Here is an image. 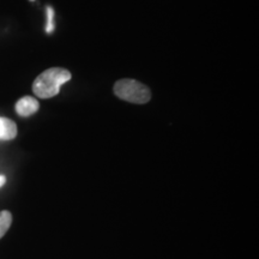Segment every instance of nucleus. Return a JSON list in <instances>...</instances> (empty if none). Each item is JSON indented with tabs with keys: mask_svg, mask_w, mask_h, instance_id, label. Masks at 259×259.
Returning a JSON list of instances; mask_svg holds the SVG:
<instances>
[{
	"mask_svg": "<svg viewBox=\"0 0 259 259\" xmlns=\"http://www.w3.org/2000/svg\"><path fill=\"white\" fill-rule=\"evenodd\" d=\"M6 183V178L4 176H0V187H3Z\"/></svg>",
	"mask_w": 259,
	"mask_h": 259,
	"instance_id": "nucleus-7",
	"label": "nucleus"
},
{
	"mask_svg": "<svg viewBox=\"0 0 259 259\" xmlns=\"http://www.w3.org/2000/svg\"><path fill=\"white\" fill-rule=\"evenodd\" d=\"M54 31V10L52 8H47V24L46 32L51 34Z\"/></svg>",
	"mask_w": 259,
	"mask_h": 259,
	"instance_id": "nucleus-6",
	"label": "nucleus"
},
{
	"mask_svg": "<svg viewBox=\"0 0 259 259\" xmlns=\"http://www.w3.org/2000/svg\"><path fill=\"white\" fill-rule=\"evenodd\" d=\"M114 93L124 101L144 105L151 99V93L147 85L135 79L118 80L114 85Z\"/></svg>",
	"mask_w": 259,
	"mask_h": 259,
	"instance_id": "nucleus-2",
	"label": "nucleus"
},
{
	"mask_svg": "<svg viewBox=\"0 0 259 259\" xmlns=\"http://www.w3.org/2000/svg\"><path fill=\"white\" fill-rule=\"evenodd\" d=\"M70 79V71L63 67H51L36 77L32 83V92L40 99H51L57 96L61 85Z\"/></svg>",
	"mask_w": 259,
	"mask_h": 259,
	"instance_id": "nucleus-1",
	"label": "nucleus"
},
{
	"mask_svg": "<svg viewBox=\"0 0 259 259\" xmlns=\"http://www.w3.org/2000/svg\"><path fill=\"white\" fill-rule=\"evenodd\" d=\"M38 101L35 97L24 96L16 103V112L19 116H30L38 111Z\"/></svg>",
	"mask_w": 259,
	"mask_h": 259,
	"instance_id": "nucleus-3",
	"label": "nucleus"
},
{
	"mask_svg": "<svg viewBox=\"0 0 259 259\" xmlns=\"http://www.w3.org/2000/svg\"><path fill=\"white\" fill-rule=\"evenodd\" d=\"M12 223V215L8 210H4L0 213V239L6 234V232L9 231L10 226Z\"/></svg>",
	"mask_w": 259,
	"mask_h": 259,
	"instance_id": "nucleus-5",
	"label": "nucleus"
},
{
	"mask_svg": "<svg viewBox=\"0 0 259 259\" xmlns=\"http://www.w3.org/2000/svg\"><path fill=\"white\" fill-rule=\"evenodd\" d=\"M30 2H34V0H30Z\"/></svg>",
	"mask_w": 259,
	"mask_h": 259,
	"instance_id": "nucleus-8",
	"label": "nucleus"
},
{
	"mask_svg": "<svg viewBox=\"0 0 259 259\" xmlns=\"http://www.w3.org/2000/svg\"><path fill=\"white\" fill-rule=\"evenodd\" d=\"M17 136V125L8 118H0V141H12Z\"/></svg>",
	"mask_w": 259,
	"mask_h": 259,
	"instance_id": "nucleus-4",
	"label": "nucleus"
}]
</instances>
